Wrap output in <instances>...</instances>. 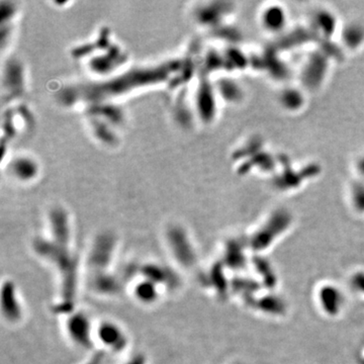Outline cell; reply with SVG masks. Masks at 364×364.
Masks as SVG:
<instances>
[{"mask_svg":"<svg viewBox=\"0 0 364 364\" xmlns=\"http://www.w3.org/2000/svg\"><path fill=\"white\" fill-rule=\"evenodd\" d=\"M259 22L262 28L269 33L281 31L286 25L287 14L284 7L279 4H266L259 13Z\"/></svg>","mask_w":364,"mask_h":364,"instance_id":"6da1fadb","label":"cell"},{"mask_svg":"<svg viewBox=\"0 0 364 364\" xmlns=\"http://www.w3.org/2000/svg\"><path fill=\"white\" fill-rule=\"evenodd\" d=\"M355 169L358 172V178L364 180V153L357 159L355 163Z\"/></svg>","mask_w":364,"mask_h":364,"instance_id":"7a4b0ae2","label":"cell"}]
</instances>
